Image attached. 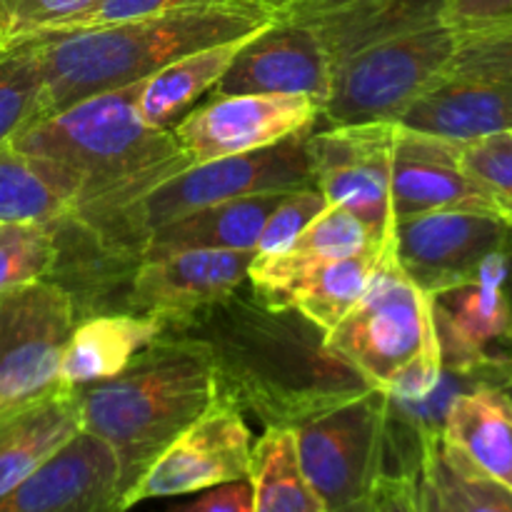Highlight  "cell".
Segmentation results:
<instances>
[{
    "label": "cell",
    "instance_id": "7c38bea8",
    "mask_svg": "<svg viewBox=\"0 0 512 512\" xmlns=\"http://www.w3.org/2000/svg\"><path fill=\"white\" fill-rule=\"evenodd\" d=\"M503 250L480 275L430 295L440 363L448 375L505 373L512 368V313L503 290Z\"/></svg>",
    "mask_w": 512,
    "mask_h": 512
},
{
    "label": "cell",
    "instance_id": "2e32d148",
    "mask_svg": "<svg viewBox=\"0 0 512 512\" xmlns=\"http://www.w3.org/2000/svg\"><path fill=\"white\" fill-rule=\"evenodd\" d=\"M253 255L240 250H175L143 258L133 268L128 305L133 313L153 315L165 325L178 323L243 288Z\"/></svg>",
    "mask_w": 512,
    "mask_h": 512
},
{
    "label": "cell",
    "instance_id": "e575fe53",
    "mask_svg": "<svg viewBox=\"0 0 512 512\" xmlns=\"http://www.w3.org/2000/svg\"><path fill=\"white\" fill-rule=\"evenodd\" d=\"M445 75L512 78V20L458 33V45Z\"/></svg>",
    "mask_w": 512,
    "mask_h": 512
},
{
    "label": "cell",
    "instance_id": "6da1fadb",
    "mask_svg": "<svg viewBox=\"0 0 512 512\" xmlns=\"http://www.w3.org/2000/svg\"><path fill=\"white\" fill-rule=\"evenodd\" d=\"M195 340L213 368L218 393L258 415L265 428H295L370 385L325 348V333L285 305L240 295L165 325Z\"/></svg>",
    "mask_w": 512,
    "mask_h": 512
},
{
    "label": "cell",
    "instance_id": "d6a6232c",
    "mask_svg": "<svg viewBox=\"0 0 512 512\" xmlns=\"http://www.w3.org/2000/svg\"><path fill=\"white\" fill-rule=\"evenodd\" d=\"M98 3L100 0H0L3 53L38 33L70 28Z\"/></svg>",
    "mask_w": 512,
    "mask_h": 512
},
{
    "label": "cell",
    "instance_id": "277c9868",
    "mask_svg": "<svg viewBox=\"0 0 512 512\" xmlns=\"http://www.w3.org/2000/svg\"><path fill=\"white\" fill-rule=\"evenodd\" d=\"M80 423L110 448L123 495L218 393L203 348L163 328L115 378L80 388Z\"/></svg>",
    "mask_w": 512,
    "mask_h": 512
},
{
    "label": "cell",
    "instance_id": "d4e9b609",
    "mask_svg": "<svg viewBox=\"0 0 512 512\" xmlns=\"http://www.w3.org/2000/svg\"><path fill=\"white\" fill-rule=\"evenodd\" d=\"M285 193L248 195L195 210L163 225L140 245L138 260L175 250H240L255 253L263 225Z\"/></svg>",
    "mask_w": 512,
    "mask_h": 512
},
{
    "label": "cell",
    "instance_id": "f6af8a7d",
    "mask_svg": "<svg viewBox=\"0 0 512 512\" xmlns=\"http://www.w3.org/2000/svg\"><path fill=\"white\" fill-rule=\"evenodd\" d=\"M508 380H512V368H510V375H508Z\"/></svg>",
    "mask_w": 512,
    "mask_h": 512
},
{
    "label": "cell",
    "instance_id": "7bdbcfd3",
    "mask_svg": "<svg viewBox=\"0 0 512 512\" xmlns=\"http://www.w3.org/2000/svg\"><path fill=\"white\" fill-rule=\"evenodd\" d=\"M503 390H505V393H508V398L512 400V380H505V383H503Z\"/></svg>",
    "mask_w": 512,
    "mask_h": 512
},
{
    "label": "cell",
    "instance_id": "e0dca14e",
    "mask_svg": "<svg viewBox=\"0 0 512 512\" xmlns=\"http://www.w3.org/2000/svg\"><path fill=\"white\" fill-rule=\"evenodd\" d=\"M460 145L395 125L390 158V208L395 220L435 210L500 215L488 190L460 163Z\"/></svg>",
    "mask_w": 512,
    "mask_h": 512
},
{
    "label": "cell",
    "instance_id": "d590c367",
    "mask_svg": "<svg viewBox=\"0 0 512 512\" xmlns=\"http://www.w3.org/2000/svg\"><path fill=\"white\" fill-rule=\"evenodd\" d=\"M328 205V198L315 185L285 193L265 220L263 233L255 245V255H273L288 248Z\"/></svg>",
    "mask_w": 512,
    "mask_h": 512
},
{
    "label": "cell",
    "instance_id": "d6986e66",
    "mask_svg": "<svg viewBox=\"0 0 512 512\" xmlns=\"http://www.w3.org/2000/svg\"><path fill=\"white\" fill-rule=\"evenodd\" d=\"M440 450L460 468L512 493V400L503 385L478 383L448 400Z\"/></svg>",
    "mask_w": 512,
    "mask_h": 512
},
{
    "label": "cell",
    "instance_id": "484cf974",
    "mask_svg": "<svg viewBox=\"0 0 512 512\" xmlns=\"http://www.w3.org/2000/svg\"><path fill=\"white\" fill-rule=\"evenodd\" d=\"M78 195V180L60 165L0 145V223L58 228L75 215Z\"/></svg>",
    "mask_w": 512,
    "mask_h": 512
},
{
    "label": "cell",
    "instance_id": "f1b7e54d",
    "mask_svg": "<svg viewBox=\"0 0 512 512\" xmlns=\"http://www.w3.org/2000/svg\"><path fill=\"white\" fill-rule=\"evenodd\" d=\"M248 485L253 512H325L305 480L290 428H265L255 440Z\"/></svg>",
    "mask_w": 512,
    "mask_h": 512
},
{
    "label": "cell",
    "instance_id": "8d00e7d4",
    "mask_svg": "<svg viewBox=\"0 0 512 512\" xmlns=\"http://www.w3.org/2000/svg\"><path fill=\"white\" fill-rule=\"evenodd\" d=\"M208 3H225V0H100L88 15H83L78 23L70 25V28L65 30L95 28V25L120 23V20L145 18V15H160V13H168V10L193 8V5H208ZM53 33H60V30H53Z\"/></svg>",
    "mask_w": 512,
    "mask_h": 512
},
{
    "label": "cell",
    "instance_id": "8992f818",
    "mask_svg": "<svg viewBox=\"0 0 512 512\" xmlns=\"http://www.w3.org/2000/svg\"><path fill=\"white\" fill-rule=\"evenodd\" d=\"M325 348L383 393L415 365L443 368L430 295L400 270L393 243L380 255L358 303L325 335Z\"/></svg>",
    "mask_w": 512,
    "mask_h": 512
},
{
    "label": "cell",
    "instance_id": "5bb4252c",
    "mask_svg": "<svg viewBox=\"0 0 512 512\" xmlns=\"http://www.w3.org/2000/svg\"><path fill=\"white\" fill-rule=\"evenodd\" d=\"M320 110L308 95H223L190 110L170 133L193 163H205L310 133Z\"/></svg>",
    "mask_w": 512,
    "mask_h": 512
},
{
    "label": "cell",
    "instance_id": "3957f363",
    "mask_svg": "<svg viewBox=\"0 0 512 512\" xmlns=\"http://www.w3.org/2000/svg\"><path fill=\"white\" fill-rule=\"evenodd\" d=\"M278 18V0H225L23 40L43 78L40 115L148 80L183 55L245 38ZM15 48V45H13Z\"/></svg>",
    "mask_w": 512,
    "mask_h": 512
},
{
    "label": "cell",
    "instance_id": "7a4b0ae2",
    "mask_svg": "<svg viewBox=\"0 0 512 512\" xmlns=\"http://www.w3.org/2000/svg\"><path fill=\"white\" fill-rule=\"evenodd\" d=\"M140 85L105 90L70 108L30 120L10 145L50 160L78 180V208L68 228L108 248L120 218L148 190L193 165L170 130L138 113Z\"/></svg>",
    "mask_w": 512,
    "mask_h": 512
},
{
    "label": "cell",
    "instance_id": "836d02e7",
    "mask_svg": "<svg viewBox=\"0 0 512 512\" xmlns=\"http://www.w3.org/2000/svg\"><path fill=\"white\" fill-rule=\"evenodd\" d=\"M460 163L488 190L500 218L512 223V130L463 143Z\"/></svg>",
    "mask_w": 512,
    "mask_h": 512
},
{
    "label": "cell",
    "instance_id": "ac0fdd59",
    "mask_svg": "<svg viewBox=\"0 0 512 512\" xmlns=\"http://www.w3.org/2000/svg\"><path fill=\"white\" fill-rule=\"evenodd\" d=\"M0 512H123L115 455L80 433L33 475L0 495Z\"/></svg>",
    "mask_w": 512,
    "mask_h": 512
},
{
    "label": "cell",
    "instance_id": "5b68a950",
    "mask_svg": "<svg viewBox=\"0 0 512 512\" xmlns=\"http://www.w3.org/2000/svg\"><path fill=\"white\" fill-rule=\"evenodd\" d=\"M310 133L293 135L268 148L250 150V153L193 163L180 173L170 175L153 190H148L120 218L105 253L133 255L138 263L140 245L150 233L195 210L210 208L225 200L248 198V195L313 188L315 175L308 150Z\"/></svg>",
    "mask_w": 512,
    "mask_h": 512
},
{
    "label": "cell",
    "instance_id": "4dcf8cb0",
    "mask_svg": "<svg viewBox=\"0 0 512 512\" xmlns=\"http://www.w3.org/2000/svg\"><path fill=\"white\" fill-rule=\"evenodd\" d=\"M58 260L53 225L0 223V298L48 280Z\"/></svg>",
    "mask_w": 512,
    "mask_h": 512
},
{
    "label": "cell",
    "instance_id": "60d3db41",
    "mask_svg": "<svg viewBox=\"0 0 512 512\" xmlns=\"http://www.w3.org/2000/svg\"><path fill=\"white\" fill-rule=\"evenodd\" d=\"M420 505H423V512H450L438 490L433 488V483L423 475V470H420Z\"/></svg>",
    "mask_w": 512,
    "mask_h": 512
},
{
    "label": "cell",
    "instance_id": "8fae6325",
    "mask_svg": "<svg viewBox=\"0 0 512 512\" xmlns=\"http://www.w3.org/2000/svg\"><path fill=\"white\" fill-rule=\"evenodd\" d=\"M395 125H335L308 135L315 188L360 220L368 238L385 248L393 243L390 158Z\"/></svg>",
    "mask_w": 512,
    "mask_h": 512
},
{
    "label": "cell",
    "instance_id": "ba28073f",
    "mask_svg": "<svg viewBox=\"0 0 512 512\" xmlns=\"http://www.w3.org/2000/svg\"><path fill=\"white\" fill-rule=\"evenodd\" d=\"M390 395L365 390L295 425V450L305 480L325 512H365L385 473Z\"/></svg>",
    "mask_w": 512,
    "mask_h": 512
},
{
    "label": "cell",
    "instance_id": "4fadbf2b",
    "mask_svg": "<svg viewBox=\"0 0 512 512\" xmlns=\"http://www.w3.org/2000/svg\"><path fill=\"white\" fill-rule=\"evenodd\" d=\"M508 220L470 210H435L395 220L393 255L425 295L470 283L503 250Z\"/></svg>",
    "mask_w": 512,
    "mask_h": 512
},
{
    "label": "cell",
    "instance_id": "b9f144b4",
    "mask_svg": "<svg viewBox=\"0 0 512 512\" xmlns=\"http://www.w3.org/2000/svg\"><path fill=\"white\" fill-rule=\"evenodd\" d=\"M503 265H505L503 290L505 295H508L510 313H512V223H508V235H505V243H503Z\"/></svg>",
    "mask_w": 512,
    "mask_h": 512
},
{
    "label": "cell",
    "instance_id": "7402d4cb",
    "mask_svg": "<svg viewBox=\"0 0 512 512\" xmlns=\"http://www.w3.org/2000/svg\"><path fill=\"white\" fill-rule=\"evenodd\" d=\"M163 328L160 318L138 313L93 315L80 320L60 358V383L68 390H80L115 378L163 333Z\"/></svg>",
    "mask_w": 512,
    "mask_h": 512
},
{
    "label": "cell",
    "instance_id": "ee69618b",
    "mask_svg": "<svg viewBox=\"0 0 512 512\" xmlns=\"http://www.w3.org/2000/svg\"><path fill=\"white\" fill-rule=\"evenodd\" d=\"M0 55H3V35H0Z\"/></svg>",
    "mask_w": 512,
    "mask_h": 512
},
{
    "label": "cell",
    "instance_id": "83f0119b",
    "mask_svg": "<svg viewBox=\"0 0 512 512\" xmlns=\"http://www.w3.org/2000/svg\"><path fill=\"white\" fill-rule=\"evenodd\" d=\"M383 250L385 248H380V245H370L363 253L320 265V268L310 270L308 275L290 283L273 300V305L293 308L295 313H300L315 328L328 335L343 320V315L358 303Z\"/></svg>",
    "mask_w": 512,
    "mask_h": 512
},
{
    "label": "cell",
    "instance_id": "ab89813d",
    "mask_svg": "<svg viewBox=\"0 0 512 512\" xmlns=\"http://www.w3.org/2000/svg\"><path fill=\"white\" fill-rule=\"evenodd\" d=\"M168 512H253V505H250V485L248 480L218 485V488L203 490L190 503L175 505Z\"/></svg>",
    "mask_w": 512,
    "mask_h": 512
},
{
    "label": "cell",
    "instance_id": "9a60e30c",
    "mask_svg": "<svg viewBox=\"0 0 512 512\" xmlns=\"http://www.w3.org/2000/svg\"><path fill=\"white\" fill-rule=\"evenodd\" d=\"M328 53L308 25L280 15L240 45L213 88L223 95H308L325 103L330 93Z\"/></svg>",
    "mask_w": 512,
    "mask_h": 512
},
{
    "label": "cell",
    "instance_id": "52a82bcc",
    "mask_svg": "<svg viewBox=\"0 0 512 512\" xmlns=\"http://www.w3.org/2000/svg\"><path fill=\"white\" fill-rule=\"evenodd\" d=\"M458 33L443 20L373 40L333 63L320 118L335 125H398L453 60Z\"/></svg>",
    "mask_w": 512,
    "mask_h": 512
},
{
    "label": "cell",
    "instance_id": "74e56055",
    "mask_svg": "<svg viewBox=\"0 0 512 512\" xmlns=\"http://www.w3.org/2000/svg\"><path fill=\"white\" fill-rule=\"evenodd\" d=\"M512 0H445L443 23L455 33L488 28V25L510 23Z\"/></svg>",
    "mask_w": 512,
    "mask_h": 512
},
{
    "label": "cell",
    "instance_id": "ffe728a7",
    "mask_svg": "<svg viewBox=\"0 0 512 512\" xmlns=\"http://www.w3.org/2000/svg\"><path fill=\"white\" fill-rule=\"evenodd\" d=\"M443 5L445 0H278V13L308 25L333 65L373 40L443 20Z\"/></svg>",
    "mask_w": 512,
    "mask_h": 512
},
{
    "label": "cell",
    "instance_id": "44dd1931",
    "mask_svg": "<svg viewBox=\"0 0 512 512\" xmlns=\"http://www.w3.org/2000/svg\"><path fill=\"white\" fill-rule=\"evenodd\" d=\"M403 128L453 143L512 130V78L443 75L400 118Z\"/></svg>",
    "mask_w": 512,
    "mask_h": 512
},
{
    "label": "cell",
    "instance_id": "603a6c76",
    "mask_svg": "<svg viewBox=\"0 0 512 512\" xmlns=\"http://www.w3.org/2000/svg\"><path fill=\"white\" fill-rule=\"evenodd\" d=\"M370 245L375 243L358 218L340 205H328L288 248L273 255H253L248 280L253 293L273 303L290 283L308 275L310 270L363 253Z\"/></svg>",
    "mask_w": 512,
    "mask_h": 512
},
{
    "label": "cell",
    "instance_id": "cb8c5ba5",
    "mask_svg": "<svg viewBox=\"0 0 512 512\" xmlns=\"http://www.w3.org/2000/svg\"><path fill=\"white\" fill-rule=\"evenodd\" d=\"M80 433L78 390H60L0 418V495L33 475Z\"/></svg>",
    "mask_w": 512,
    "mask_h": 512
},
{
    "label": "cell",
    "instance_id": "f546056e",
    "mask_svg": "<svg viewBox=\"0 0 512 512\" xmlns=\"http://www.w3.org/2000/svg\"><path fill=\"white\" fill-rule=\"evenodd\" d=\"M420 470L433 483L450 512H512L510 490L445 458L440 450V433L423 438Z\"/></svg>",
    "mask_w": 512,
    "mask_h": 512
},
{
    "label": "cell",
    "instance_id": "f35d334b",
    "mask_svg": "<svg viewBox=\"0 0 512 512\" xmlns=\"http://www.w3.org/2000/svg\"><path fill=\"white\" fill-rule=\"evenodd\" d=\"M365 512H423V505H420V473L380 475Z\"/></svg>",
    "mask_w": 512,
    "mask_h": 512
},
{
    "label": "cell",
    "instance_id": "9c48e42d",
    "mask_svg": "<svg viewBox=\"0 0 512 512\" xmlns=\"http://www.w3.org/2000/svg\"><path fill=\"white\" fill-rule=\"evenodd\" d=\"M75 300L55 280L0 298V418L60 393V358L75 328Z\"/></svg>",
    "mask_w": 512,
    "mask_h": 512
},
{
    "label": "cell",
    "instance_id": "4316f807",
    "mask_svg": "<svg viewBox=\"0 0 512 512\" xmlns=\"http://www.w3.org/2000/svg\"><path fill=\"white\" fill-rule=\"evenodd\" d=\"M250 38V35H245ZM245 38L228 40V43L210 45L183 55L158 73L143 80L138 95V113L148 125L160 130H170L180 118L193 110V105L205 93H213L218 80L228 70Z\"/></svg>",
    "mask_w": 512,
    "mask_h": 512
},
{
    "label": "cell",
    "instance_id": "30bf717a",
    "mask_svg": "<svg viewBox=\"0 0 512 512\" xmlns=\"http://www.w3.org/2000/svg\"><path fill=\"white\" fill-rule=\"evenodd\" d=\"M253 433L245 413L228 395L215 393L198 420L188 425L123 495V512L148 500L203 493L248 480Z\"/></svg>",
    "mask_w": 512,
    "mask_h": 512
},
{
    "label": "cell",
    "instance_id": "1f68e13d",
    "mask_svg": "<svg viewBox=\"0 0 512 512\" xmlns=\"http://www.w3.org/2000/svg\"><path fill=\"white\" fill-rule=\"evenodd\" d=\"M43 78L23 45L0 55V145L10 143L30 120L38 118Z\"/></svg>",
    "mask_w": 512,
    "mask_h": 512
}]
</instances>
